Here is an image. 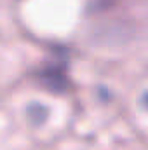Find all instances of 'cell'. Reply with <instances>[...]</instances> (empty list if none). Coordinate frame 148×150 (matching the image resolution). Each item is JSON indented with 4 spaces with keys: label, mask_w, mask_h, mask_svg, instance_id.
I'll list each match as a JSON object with an SVG mask.
<instances>
[{
    "label": "cell",
    "mask_w": 148,
    "mask_h": 150,
    "mask_svg": "<svg viewBox=\"0 0 148 150\" xmlns=\"http://www.w3.org/2000/svg\"><path fill=\"white\" fill-rule=\"evenodd\" d=\"M42 82L51 87L52 91H65L68 87V79H66V61L65 59H52L42 72H40Z\"/></svg>",
    "instance_id": "obj_1"
},
{
    "label": "cell",
    "mask_w": 148,
    "mask_h": 150,
    "mask_svg": "<svg viewBox=\"0 0 148 150\" xmlns=\"http://www.w3.org/2000/svg\"><path fill=\"white\" fill-rule=\"evenodd\" d=\"M111 2H113V0H98L99 5H106V4H111Z\"/></svg>",
    "instance_id": "obj_2"
}]
</instances>
